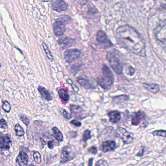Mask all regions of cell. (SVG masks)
<instances>
[{
    "instance_id": "1",
    "label": "cell",
    "mask_w": 166,
    "mask_h": 166,
    "mask_svg": "<svg viewBox=\"0 0 166 166\" xmlns=\"http://www.w3.org/2000/svg\"><path fill=\"white\" fill-rule=\"evenodd\" d=\"M118 44L132 53L146 56V44L144 39L135 28L128 25L120 26L116 30Z\"/></svg>"
},
{
    "instance_id": "2",
    "label": "cell",
    "mask_w": 166,
    "mask_h": 166,
    "mask_svg": "<svg viewBox=\"0 0 166 166\" xmlns=\"http://www.w3.org/2000/svg\"><path fill=\"white\" fill-rule=\"evenodd\" d=\"M98 85L104 89H109L113 86L114 81V76L109 68L104 65L102 68V75L97 79Z\"/></svg>"
},
{
    "instance_id": "3",
    "label": "cell",
    "mask_w": 166,
    "mask_h": 166,
    "mask_svg": "<svg viewBox=\"0 0 166 166\" xmlns=\"http://www.w3.org/2000/svg\"><path fill=\"white\" fill-rule=\"evenodd\" d=\"M71 19V18L69 16L62 15L54 23L53 26L54 32L56 36L61 37L63 35L66 30V25Z\"/></svg>"
},
{
    "instance_id": "4",
    "label": "cell",
    "mask_w": 166,
    "mask_h": 166,
    "mask_svg": "<svg viewBox=\"0 0 166 166\" xmlns=\"http://www.w3.org/2000/svg\"><path fill=\"white\" fill-rule=\"evenodd\" d=\"M106 58L111 68L116 74L120 75L122 73V67L120 64L119 59L115 54L108 52L106 54Z\"/></svg>"
},
{
    "instance_id": "5",
    "label": "cell",
    "mask_w": 166,
    "mask_h": 166,
    "mask_svg": "<svg viewBox=\"0 0 166 166\" xmlns=\"http://www.w3.org/2000/svg\"><path fill=\"white\" fill-rule=\"evenodd\" d=\"M81 51L78 49H71L64 53V59L67 63H72L80 57Z\"/></svg>"
},
{
    "instance_id": "6",
    "label": "cell",
    "mask_w": 166,
    "mask_h": 166,
    "mask_svg": "<svg viewBox=\"0 0 166 166\" xmlns=\"http://www.w3.org/2000/svg\"><path fill=\"white\" fill-rule=\"evenodd\" d=\"M116 133L124 144H129L133 142V137L132 133L128 132L125 129L119 127L116 131Z\"/></svg>"
},
{
    "instance_id": "7",
    "label": "cell",
    "mask_w": 166,
    "mask_h": 166,
    "mask_svg": "<svg viewBox=\"0 0 166 166\" xmlns=\"http://www.w3.org/2000/svg\"><path fill=\"white\" fill-rule=\"evenodd\" d=\"M154 35L157 40L166 46V24L157 26L154 30Z\"/></svg>"
},
{
    "instance_id": "8",
    "label": "cell",
    "mask_w": 166,
    "mask_h": 166,
    "mask_svg": "<svg viewBox=\"0 0 166 166\" xmlns=\"http://www.w3.org/2000/svg\"><path fill=\"white\" fill-rule=\"evenodd\" d=\"M97 41L103 48H109L113 46L111 41L108 39L107 35L102 30L98 31L96 36Z\"/></svg>"
},
{
    "instance_id": "9",
    "label": "cell",
    "mask_w": 166,
    "mask_h": 166,
    "mask_svg": "<svg viewBox=\"0 0 166 166\" xmlns=\"http://www.w3.org/2000/svg\"><path fill=\"white\" fill-rule=\"evenodd\" d=\"M51 6L54 10L58 12L66 11L68 8V4L63 0H53Z\"/></svg>"
},
{
    "instance_id": "10",
    "label": "cell",
    "mask_w": 166,
    "mask_h": 166,
    "mask_svg": "<svg viewBox=\"0 0 166 166\" xmlns=\"http://www.w3.org/2000/svg\"><path fill=\"white\" fill-rule=\"evenodd\" d=\"M12 140L9 135H5L2 137L0 142V147L1 150H8L12 146Z\"/></svg>"
},
{
    "instance_id": "11",
    "label": "cell",
    "mask_w": 166,
    "mask_h": 166,
    "mask_svg": "<svg viewBox=\"0 0 166 166\" xmlns=\"http://www.w3.org/2000/svg\"><path fill=\"white\" fill-rule=\"evenodd\" d=\"M71 155L70 148L65 146L62 149L61 155V163H66L71 160Z\"/></svg>"
},
{
    "instance_id": "12",
    "label": "cell",
    "mask_w": 166,
    "mask_h": 166,
    "mask_svg": "<svg viewBox=\"0 0 166 166\" xmlns=\"http://www.w3.org/2000/svg\"><path fill=\"white\" fill-rule=\"evenodd\" d=\"M75 41L74 39H71L68 37H64L59 39L58 41V43L62 49H64L73 45Z\"/></svg>"
},
{
    "instance_id": "13",
    "label": "cell",
    "mask_w": 166,
    "mask_h": 166,
    "mask_svg": "<svg viewBox=\"0 0 166 166\" xmlns=\"http://www.w3.org/2000/svg\"><path fill=\"white\" fill-rule=\"evenodd\" d=\"M16 162L19 166H26L28 164V155L26 152L21 151L16 158Z\"/></svg>"
},
{
    "instance_id": "14",
    "label": "cell",
    "mask_w": 166,
    "mask_h": 166,
    "mask_svg": "<svg viewBox=\"0 0 166 166\" xmlns=\"http://www.w3.org/2000/svg\"><path fill=\"white\" fill-rule=\"evenodd\" d=\"M145 114L142 111L133 113L132 118V124L134 126H137L142 119L145 118Z\"/></svg>"
},
{
    "instance_id": "15",
    "label": "cell",
    "mask_w": 166,
    "mask_h": 166,
    "mask_svg": "<svg viewBox=\"0 0 166 166\" xmlns=\"http://www.w3.org/2000/svg\"><path fill=\"white\" fill-rule=\"evenodd\" d=\"M116 147L115 143L114 141L108 140L102 143L101 145L102 150L104 153L110 152L111 150H113Z\"/></svg>"
},
{
    "instance_id": "16",
    "label": "cell",
    "mask_w": 166,
    "mask_h": 166,
    "mask_svg": "<svg viewBox=\"0 0 166 166\" xmlns=\"http://www.w3.org/2000/svg\"><path fill=\"white\" fill-rule=\"evenodd\" d=\"M110 121L113 123H116L121 119V115L118 111H113L108 113Z\"/></svg>"
},
{
    "instance_id": "17",
    "label": "cell",
    "mask_w": 166,
    "mask_h": 166,
    "mask_svg": "<svg viewBox=\"0 0 166 166\" xmlns=\"http://www.w3.org/2000/svg\"><path fill=\"white\" fill-rule=\"evenodd\" d=\"M38 91L43 98L48 101H51L53 100V97L51 94L48 90L43 86H40L38 87Z\"/></svg>"
},
{
    "instance_id": "18",
    "label": "cell",
    "mask_w": 166,
    "mask_h": 166,
    "mask_svg": "<svg viewBox=\"0 0 166 166\" xmlns=\"http://www.w3.org/2000/svg\"><path fill=\"white\" fill-rule=\"evenodd\" d=\"M143 86L147 91L152 93H157L160 90L159 85L156 84L144 83Z\"/></svg>"
},
{
    "instance_id": "19",
    "label": "cell",
    "mask_w": 166,
    "mask_h": 166,
    "mask_svg": "<svg viewBox=\"0 0 166 166\" xmlns=\"http://www.w3.org/2000/svg\"><path fill=\"white\" fill-rule=\"evenodd\" d=\"M69 107L71 113L74 114L76 118H78V116H81L80 115H81L83 111V108L80 106L71 104L70 105Z\"/></svg>"
},
{
    "instance_id": "20",
    "label": "cell",
    "mask_w": 166,
    "mask_h": 166,
    "mask_svg": "<svg viewBox=\"0 0 166 166\" xmlns=\"http://www.w3.org/2000/svg\"><path fill=\"white\" fill-rule=\"evenodd\" d=\"M58 94L62 101L65 102H67L69 101L70 96L65 89L63 88L60 89L58 90Z\"/></svg>"
},
{
    "instance_id": "21",
    "label": "cell",
    "mask_w": 166,
    "mask_h": 166,
    "mask_svg": "<svg viewBox=\"0 0 166 166\" xmlns=\"http://www.w3.org/2000/svg\"><path fill=\"white\" fill-rule=\"evenodd\" d=\"M52 132L54 136L58 142H61L63 141V135L61 132V131L58 130V129L56 127L53 128Z\"/></svg>"
},
{
    "instance_id": "22",
    "label": "cell",
    "mask_w": 166,
    "mask_h": 166,
    "mask_svg": "<svg viewBox=\"0 0 166 166\" xmlns=\"http://www.w3.org/2000/svg\"><path fill=\"white\" fill-rule=\"evenodd\" d=\"M78 83L81 86L86 89H91L93 87L90 83V81L84 78H79L77 80Z\"/></svg>"
},
{
    "instance_id": "23",
    "label": "cell",
    "mask_w": 166,
    "mask_h": 166,
    "mask_svg": "<svg viewBox=\"0 0 166 166\" xmlns=\"http://www.w3.org/2000/svg\"><path fill=\"white\" fill-rule=\"evenodd\" d=\"M16 136L19 137L23 136L24 135V131L22 126L19 124H16L14 127Z\"/></svg>"
},
{
    "instance_id": "24",
    "label": "cell",
    "mask_w": 166,
    "mask_h": 166,
    "mask_svg": "<svg viewBox=\"0 0 166 166\" xmlns=\"http://www.w3.org/2000/svg\"><path fill=\"white\" fill-rule=\"evenodd\" d=\"M42 46L44 48V50L45 51V54H46V56L48 57V58L49 59H50V61H53V57L52 55L51 54L50 50L49 49V48H48V45H46L45 43H43V44H42Z\"/></svg>"
},
{
    "instance_id": "25",
    "label": "cell",
    "mask_w": 166,
    "mask_h": 166,
    "mask_svg": "<svg viewBox=\"0 0 166 166\" xmlns=\"http://www.w3.org/2000/svg\"><path fill=\"white\" fill-rule=\"evenodd\" d=\"M33 158L34 160L37 164H40L41 162V155L40 153L39 152L36 151L34 152L33 154Z\"/></svg>"
},
{
    "instance_id": "26",
    "label": "cell",
    "mask_w": 166,
    "mask_h": 166,
    "mask_svg": "<svg viewBox=\"0 0 166 166\" xmlns=\"http://www.w3.org/2000/svg\"><path fill=\"white\" fill-rule=\"evenodd\" d=\"M91 133V131L90 130H85L83 134V140L84 142H86L88 140H90L92 138Z\"/></svg>"
},
{
    "instance_id": "27",
    "label": "cell",
    "mask_w": 166,
    "mask_h": 166,
    "mask_svg": "<svg viewBox=\"0 0 166 166\" xmlns=\"http://www.w3.org/2000/svg\"><path fill=\"white\" fill-rule=\"evenodd\" d=\"M2 109L4 110L6 113H9L11 110V106L7 101H5L2 102Z\"/></svg>"
},
{
    "instance_id": "28",
    "label": "cell",
    "mask_w": 166,
    "mask_h": 166,
    "mask_svg": "<svg viewBox=\"0 0 166 166\" xmlns=\"http://www.w3.org/2000/svg\"><path fill=\"white\" fill-rule=\"evenodd\" d=\"M129 99V97L128 96L126 95H122V96H119V97H114V100L115 101H118V102H123L124 101H128Z\"/></svg>"
},
{
    "instance_id": "29",
    "label": "cell",
    "mask_w": 166,
    "mask_h": 166,
    "mask_svg": "<svg viewBox=\"0 0 166 166\" xmlns=\"http://www.w3.org/2000/svg\"><path fill=\"white\" fill-rule=\"evenodd\" d=\"M153 135L154 136H160L162 137H166V131L164 130H158L153 132Z\"/></svg>"
},
{
    "instance_id": "30",
    "label": "cell",
    "mask_w": 166,
    "mask_h": 166,
    "mask_svg": "<svg viewBox=\"0 0 166 166\" xmlns=\"http://www.w3.org/2000/svg\"><path fill=\"white\" fill-rule=\"evenodd\" d=\"M22 122L26 126H28L30 124V120L27 116L25 115H21L19 116Z\"/></svg>"
},
{
    "instance_id": "31",
    "label": "cell",
    "mask_w": 166,
    "mask_h": 166,
    "mask_svg": "<svg viewBox=\"0 0 166 166\" xmlns=\"http://www.w3.org/2000/svg\"><path fill=\"white\" fill-rule=\"evenodd\" d=\"M67 82H68V83L70 84L71 85L72 87V88H73L74 91H75L76 93L79 92V88L75 84V83H73L71 79H67Z\"/></svg>"
},
{
    "instance_id": "32",
    "label": "cell",
    "mask_w": 166,
    "mask_h": 166,
    "mask_svg": "<svg viewBox=\"0 0 166 166\" xmlns=\"http://www.w3.org/2000/svg\"><path fill=\"white\" fill-rule=\"evenodd\" d=\"M1 122V125H0V127L2 129H6L8 127V125H7V123L4 119H2L0 121Z\"/></svg>"
},
{
    "instance_id": "33",
    "label": "cell",
    "mask_w": 166,
    "mask_h": 166,
    "mask_svg": "<svg viewBox=\"0 0 166 166\" xmlns=\"http://www.w3.org/2000/svg\"><path fill=\"white\" fill-rule=\"evenodd\" d=\"M62 114L63 117H64L65 118L67 119H70L72 117L71 115L70 114H69V113H68V112H67L65 110H62Z\"/></svg>"
},
{
    "instance_id": "34",
    "label": "cell",
    "mask_w": 166,
    "mask_h": 166,
    "mask_svg": "<svg viewBox=\"0 0 166 166\" xmlns=\"http://www.w3.org/2000/svg\"><path fill=\"white\" fill-rule=\"evenodd\" d=\"M88 152L94 154H96L97 153V149L95 146H92L88 149Z\"/></svg>"
},
{
    "instance_id": "35",
    "label": "cell",
    "mask_w": 166,
    "mask_h": 166,
    "mask_svg": "<svg viewBox=\"0 0 166 166\" xmlns=\"http://www.w3.org/2000/svg\"><path fill=\"white\" fill-rule=\"evenodd\" d=\"M96 166H107L108 165L107 161H106L105 160H100L97 162V163L96 164Z\"/></svg>"
},
{
    "instance_id": "36",
    "label": "cell",
    "mask_w": 166,
    "mask_h": 166,
    "mask_svg": "<svg viewBox=\"0 0 166 166\" xmlns=\"http://www.w3.org/2000/svg\"><path fill=\"white\" fill-rule=\"evenodd\" d=\"M70 123L72 125H74V126H76V127H80L82 125V124L80 122V121H79L78 120H72L70 122Z\"/></svg>"
},
{
    "instance_id": "37",
    "label": "cell",
    "mask_w": 166,
    "mask_h": 166,
    "mask_svg": "<svg viewBox=\"0 0 166 166\" xmlns=\"http://www.w3.org/2000/svg\"><path fill=\"white\" fill-rule=\"evenodd\" d=\"M129 72L127 74L129 75L132 76L133 74H135V70L134 68L132 66H130L128 68Z\"/></svg>"
},
{
    "instance_id": "38",
    "label": "cell",
    "mask_w": 166,
    "mask_h": 166,
    "mask_svg": "<svg viewBox=\"0 0 166 166\" xmlns=\"http://www.w3.org/2000/svg\"><path fill=\"white\" fill-rule=\"evenodd\" d=\"M48 147L50 149H53L54 147V141H50L48 142Z\"/></svg>"
},
{
    "instance_id": "39",
    "label": "cell",
    "mask_w": 166,
    "mask_h": 166,
    "mask_svg": "<svg viewBox=\"0 0 166 166\" xmlns=\"http://www.w3.org/2000/svg\"><path fill=\"white\" fill-rule=\"evenodd\" d=\"M144 152V149L143 148V149L141 150H140V152H139L137 154V156H139V157H141L142 155H143V153Z\"/></svg>"
},
{
    "instance_id": "40",
    "label": "cell",
    "mask_w": 166,
    "mask_h": 166,
    "mask_svg": "<svg viewBox=\"0 0 166 166\" xmlns=\"http://www.w3.org/2000/svg\"><path fill=\"white\" fill-rule=\"evenodd\" d=\"M93 158H91V159L89 160L88 166H92L93 165Z\"/></svg>"
},
{
    "instance_id": "41",
    "label": "cell",
    "mask_w": 166,
    "mask_h": 166,
    "mask_svg": "<svg viewBox=\"0 0 166 166\" xmlns=\"http://www.w3.org/2000/svg\"><path fill=\"white\" fill-rule=\"evenodd\" d=\"M43 2H49V0H43Z\"/></svg>"
},
{
    "instance_id": "42",
    "label": "cell",
    "mask_w": 166,
    "mask_h": 166,
    "mask_svg": "<svg viewBox=\"0 0 166 166\" xmlns=\"http://www.w3.org/2000/svg\"><path fill=\"white\" fill-rule=\"evenodd\" d=\"M94 1H97V0H94Z\"/></svg>"
}]
</instances>
